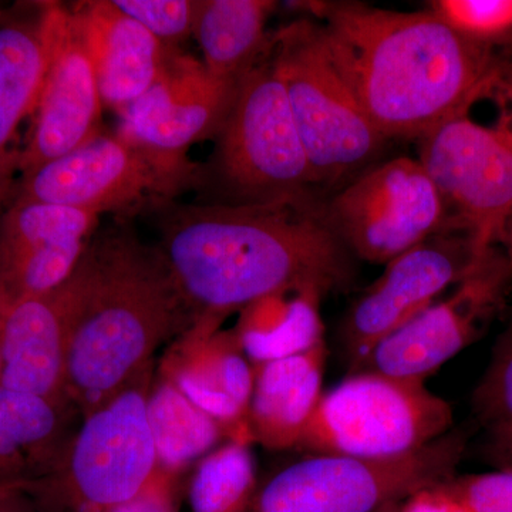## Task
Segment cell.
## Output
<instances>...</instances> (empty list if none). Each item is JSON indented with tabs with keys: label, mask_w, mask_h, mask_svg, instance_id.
Returning a JSON list of instances; mask_svg holds the SVG:
<instances>
[{
	"label": "cell",
	"mask_w": 512,
	"mask_h": 512,
	"mask_svg": "<svg viewBox=\"0 0 512 512\" xmlns=\"http://www.w3.org/2000/svg\"><path fill=\"white\" fill-rule=\"evenodd\" d=\"M320 198L266 204L165 202L160 251L194 323L224 322L275 293L329 295L355 281L353 256L320 214Z\"/></svg>",
	"instance_id": "1"
},
{
	"label": "cell",
	"mask_w": 512,
	"mask_h": 512,
	"mask_svg": "<svg viewBox=\"0 0 512 512\" xmlns=\"http://www.w3.org/2000/svg\"><path fill=\"white\" fill-rule=\"evenodd\" d=\"M328 33L373 126L387 141L419 140L468 114L494 89L497 55L429 9L397 12L360 2H308Z\"/></svg>",
	"instance_id": "2"
},
{
	"label": "cell",
	"mask_w": 512,
	"mask_h": 512,
	"mask_svg": "<svg viewBox=\"0 0 512 512\" xmlns=\"http://www.w3.org/2000/svg\"><path fill=\"white\" fill-rule=\"evenodd\" d=\"M76 275L66 392L84 417L154 366L156 350L194 319L160 248L124 221L94 235Z\"/></svg>",
	"instance_id": "3"
},
{
	"label": "cell",
	"mask_w": 512,
	"mask_h": 512,
	"mask_svg": "<svg viewBox=\"0 0 512 512\" xmlns=\"http://www.w3.org/2000/svg\"><path fill=\"white\" fill-rule=\"evenodd\" d=\"M269 59L311 164L316 188H342L377 163L387 140L357 97L328 33L301 18L269 37Z\"/></svg>",
	"instance_id": "4"
},
{
	"label": "cell",
	"mask_w": 512,
	"mask_h": 512,
	"mask_svg": "<svg viewBox=\"0 0 512 512\" xmlns=\"http://www.w3.org/2000/svg\"><path fill=\"white\" fill-rule=\"evenodd\" d=\"M215 137L214 161L204 167L202 184L215 187V204H266L318 197L311 164L268 47L239 80Z\"/></svg>",
	"instance_id": "5"
},
{
	"label": "cell",
	"mask_w": 512,
	"mask_h": 512,
	"mask_svg": "<svg viewBox=\"0 0 512 512\" xmlns=\"http://www.w3.org/2000/svg\"><path fill=\"white\" fill-rule=\"evenodd\" d=\"M154 366L83 417L50 473L23 485L53 512H109L160 470L147 417Z\"/></svg>",
	"instance_id": "6"
},
{
	"label": "cell",
	"mask_w": 512,
	"mask_h": 512,
	"mask_svg": "<svg viewBox=\"0 0 512 512\" xmlns=\"http://www.w3.org/2000/svg\"><path fill=\"white\" fill-rule=\"evenodd\" d=\"M450 404L420 380L355 372L323 393L299 447L311 454L392 460L443 439Z\"/></svg>",
	"instance_id": "7"
},
{
	"label": "cell",
	"mask_w": 512,
	"mask_h": 512,
	"mask_svg": "<svg viewBox=\"0 0 512 512\" xmlns=\"http://www.w3.org/2000/svg\"><path fill=\"white\" fill-rule=\"evenodd\" d=\"M202 184L204 167L187 157L163 156L117 133H100L72 153L22 174L13 200L124 217L147 205L158 208Z\"/></svg>",
	"instance_id": "8"
},
{
	"label": "cell",
	"mask_w": 512,
	"mask_h": 512,
	"mask_svg": "<svg viewBox=\"0 0 512 512\" xmlns=\"http://www.w3.org/2000/svg\"><path fill=\"white\" fill-rule=\"evenodd\" d=\"M463 453V437L446 434L392 460L311 454L259 485L249 512H382L456 477Z\"/></svg>",
	"instance_id": "9"
},
{
	"label": "cell",
	"mask_w": 512,
	"mask_h": 512,
	"mask_svg": "<svg viewBox=\"0 0 512 512\" xmlns=\"http://www.w3.org/2000/svg\"><path fill=\"white\" fill-rule=\"evenodd\" d=\"M320 214L353 258L386 265L448 229L447 210L417 158L377 163L322 200Z\"/></svg>",
	"instance_id": "10"
},
{
	"label": "cell",
	"mask_w": 512,
	"mask_h": 512,
	"mask_svg": "<svg viewBox=\"0 0 512 512\" xmlns=\"http://www.w3.org/2000/svg\"><path fill=\"white\" fill-rule=\"evenodd\" d=\"M417 141V160L446 205L448 229L487 254L512 222V128L481 126L461 114Z\"/></svg>",
	"instance_id": "11"
},
{
	"label": "cell",
	"mask_w": 512,
	"mask_h": 512,
	"mask_svg": "<svg viewBox=\"0 0 512 512\" xmlns=\"http://www.w3.org/2000/svg\"><path fill=\"white\" fill-rule=\"evenodd\" d=\"M484 255L467 234L446 229L387 262L343 322L350 372H356L383 339L463 282Z\"/></svg>",
	"instance_id": "12"
},
{
	"label": "cell",
	"mask_w": 512,
	"mask_h": 512,
	"mask_svg": "<svg viewBox=\"0 0 512 512\" xmlns=\"http://www.w3.org/2000/svg\"><path fill=\"white\" fill-rule=\"evenodd\" d=\"M511 279L512 266L505 252L490 249L451 295L383 339L356 372L369 370L426 382L477 339Z\"/></svg>",
	"instance_id": "13"
},
{
	"label": "cell",
	"mask_w": 512,
	"mask_h": 512,
	"mask_svg": "<svg viewBox=\"0 0 512 512\" xmlns=\"http://www.w3.org/2000/svg\"><path fill=\"white\" fill-rule=\"evenodd\" d=\"M49 63L28 143L19 153L22 174L72 153L99 136L101 100L92 60L67 6L47 2Z\"/></svg>",
	"instance_id": "14"
},
{
	"label": "cell",
	"mask_w": 512,
	"mask_h": 512,
	"mask_svg": "<svg viewBox=\"0 0 512 512\" xmlns=\"http://www.w3.org/2000/svg\"><path fill=\"white\" fill-rule=\"evenodd\" d=\"M237 86L215 79L183 50L170 49L153 86L119 114L117 134L153 153L187 157L192 144L217 136Z\"/></svg>",
	"instance_id": "15"
},
{
	"label": "cell",
	"mask_w": 512,
	"mask_h": 512,
	"mask_svg": "<svg viewBox=\"0 0 512 512\" xmlns=\"http://www.w3.org/2000/svg\"><path fill=\"white\" fill-rule=\"evenodd\" d=\"M99 221L94 212L13 200L0 220V311L66 282Z\"/></svg>",
	"instance_id": "16"
},
{
	"label": "cell",
	"mask_w": 512,
	"mask_h": 512,
	"mask_svg": "<svg viewBox=\"0 0 512 512\" xmlns=\"http://www.w3.org/2000/svg\"><path fill=\"white\" fill-rule=\"evenodd\" d=\"M77 292L74 271L53 291L0 311L2 389L72 404L66 392V359Z\"/></svg>",
	"instance_id": "17"
},
{
	"label": "cell",
	"mask_w": 512,
	"mask_h": 512,
	"mask_svg": "<svg viewBox=\"0 0 512 512\" xmlns=\"http://www.w3.org/2000/svg\"><path fill=\"white\" fill-rule=\"evenodd\" d=\"M218 323L198 320L178 342L161 372L170 376L195 406L224 427L229 440L251 443L248 410L255 369L234 330L220 332Z\"/></svg>",
	"instance_id": "18"
},
{
	"label": "cell",
	"mask_w": 512,
	"mask_h": 512,
	"mask_svg": "<svg viewBox=\"0 0 512 512\" xmlns=\"http://www.w3.org/2000/svg\"><path fill=\"white\" fill-rule=\"evenodd\" d=\"M69 9L92 60L101 100L120 114L153 86L170 49L113 0H87Z\"/></svg>",
	"instance_id": "19"
},
{
	"label": "cell",
	"mask_w": 512,
	"mask_h": 512,
	"mask_svg": "<svg viewBox=\"0 0 512 512\" xmlns=\"http://www.w3.org/2000/svg\"><path fill=\"white\" fill-rule=\"evenodd\" d=\"M326 343L289 357L255 365L248 410L251 439L269 450L299 447L322 399Z\"/></svg>",
	"instance_id": "20"
},
{
	"label": "cell",
	"mask_w": 512,
	"mask_h": 512,
	"mask_svg": "<svg viewBox=\"0 0 512 512\" xmlns=\"http://www.w3.org/2000/svg\"><path fill=\"white\" fill-rule=\"evenodd\" d=\"M72 404L0 387V490L42 480L55 466L67 440Z\"/></svg>",
	"instance_id": "21"
},
{
	"label": "cell",
	"mask_w": 512,
	"mask_h": 512,
	"mask_svg": "<svg viewBox=\"0 0 512 512\" xmlns=\"http://www.w3.org/2000/svg\"><path fill=\"white\" fill-rule=\"evenodd\" d=\"M49 63L47 2L0 12V158L35 111Z\"/></svg>",
	"instance_id": "22"
},
{
	"label": "cell",
	"mask_w": 512,
	"mask_h": 512,
	"mask_svg": "<svg viewBox=\"0 0 512 512\" xmlns=\"http://www.w3.org/2000/svg\"><path fill=\"white\" fill-rule=\"evenodd\" d=\"M272 0H198L194 36L201 62L215 79L238 84L259 62L271 33Z\"/></svg>",
	"instance_id": "23"
},
{
	"label": "cell",
	"mask_w": 512,
	"mask_h": 512,
	"mask_svg": "<svg viewBox=\"0 0 512 512\" xmlns=\"http://www.w3.org/2000/svg\"><path fill=\"white\" fill-rule=\"evenodd\" d=\"M325 293L296 288L266 296L241 311L234 329L252 365L299 355L325 342L322 305Z\"/></svg>",
	"instance_id": "24"
},
{
	"label": "cell",
	"mask_w": 512,
	"mask_h": 512,
	"mask_svg": "<svg viewBox=\"0 0 512 512\" xmlns=\"http://www.w3.org/2000/svg\"><path fill=\"white\" fill-rule=\"evenodd\" d=\"M147 417L160 467L178 476L227 437L224 427L195 406L163 372L151 384Z\"/></svg>",
	"instance_id": "25"
},
{
	"label": "cell",
	"mask_w": 512,
	"mask_h": 512,
	"mask_svg": "<svg viewBox=\"0 0 512 512\" xmlns=\"http://www.w3.org/2000/svg\"><path fill=\"white\" fill-rule=\"evenodd\" d=\"M258 488L249 441L228 439L198 461L187 500L191 512H249Z\"/></svg>",
	"instance_id": "26"
},
{
	"label": "cell",
	"mask_w": 512,
	"mask_h": 512,
	"mask_svg": "<svg viewBox=\"0 0 512 512\" xmlns=\"http://www.w3.org/2000/svg\"><path fill=\"white\" fill-rule=\"evenodd\" d=\"M474 409L490 436L495 458L512 451V319L495 343L484 376L474 392Z\"/></svg>",
	"instance_id": "27"
},
{
	"label": "cell",
	"mask_w": 512,
	"mask_h": 512,
	"mask_svg": "<svg viewBox=\"0 0 512 512\" xmlns=\"http://www.w3.org/2000/svg\"><path fill=\"white\" fill-rule=\"evenodd\" d=\"M427 9L477 45L512 46V0H433Z\"/></svg>",
	"instance_id": "28"
},
{
	"label": "cell",
	"mask_w": 512,
	"mask_h": 512,
	"mask_svg": "<svg viewBox=\"0 0 512 512\" xmlns=\"http://www.w3.org/2000/svg\"><path fill=\"white\" fill-rule=\"evenodd\" d=\"M114 5L167 49H180L194 35L198 0H113Z\"/></svg>",
	"instance_id": "29"
},
{
	"label": "cell",
	"mask_w": 512,
	"mask_h": 512,
	"mask_svg": "<svg viewBox=\"0 0 512 512\" xmlns=\"http://www.w3.org/2000/svg\"><path fill=\"white\" fill-rule=\"evenodd\" d=\"M444 490L467 512H512V470L453 477Z\"/></svg>",
	"instance_id": "30"
},
{
	"label": "cell",
	"mask_w": 512,
	"mask_h": 512,
	"mask_svg": "<svg viewBox=\"0 0 512 512\" xmlns=\"http://www.w3.org/2000/svg\"><path fill=\"white\" fill-rule=\"evenodd\" d=\"M178 477L160 467L136 497L109 512H178Z\"/></svg>",
	"instance_id": "31"
},
{
	"label": "cell",
	"mask_w": 512,
	"mask_h": 512,
	"mask_svg": "<svg viewBox=\"0 0 512 512\" xmlns=\"http://www.w3.org/2000/svg\"><path fill=\"white\" fill-rule=\"evenodd\" d=\"M441 484L431 485L407 495L403 500L384 508L382 512H467L448 495Z\"/></svg>",
	"instance_id": "32"
},
{
	"label": "cell",
	"mask_w": 512,
	"mask_h": 512,
	"mask_svg": "<svg viewBox=\"0 0 512 512\" xmlns=\"http://www.w3.org/2000/svg\"><path fill=\"white\" fill-rule=\"evenodd\" d=\"M0 512H53L26 487L0 490Z\"/></svg>",
	"instance_id": "33"
},
{
	"label": "cell",
	"mask_w": 512,
	"mask_h": 512,
	"mask_svg": "<svg viewBox=\"0 0 512 512\" xmlns=\"http://www.w3.org/2000/svg\"><path fill=\"white\" fill-rule=\"evenodd\" d=\"M19 154L8 158H0V220L5 212V204L8 201L10 183H12L13 171L18 168Z\"/></svg>",
	"instance_id": "34"
},
{
	"label": "cell",
	"mask_w": 512,
	"mask_h": 512,
	"mask_svg": "<svg viewBox=\"0 0 512 512\" xmlns=\"http://www.w3.org/2000/svg\"><path fill=\"white\" fill-rule=\"evenodd\" d=\"M493 460L498 464V467L512 470V451L511 453L503 454V456L495 457Z\"/></svg>",
	"instance_id": "35"
},
{
	"label": "cell",
	"mask_w": 512,
	"mask_h": 512,
	"mask_svg": "<svg viewBox=\"0 0 512 512\" xmlns=\"http://www.w3.org/2000/svg\"><path fill=\"white\" fill-rule=\"evenodd\" d=\"M0 370H2V362H0Z\"/></svg>",
	"instance_id": "36"
},
{
	"label": "cell",
	"mask_w": 512,
	"mask_h": 512,
	"mask_svg": "<svg viewBox=\"0 0 512 512\" xmlns=\"http://www.w3.org/2000/svg\"><path fill=\"white\" fill-rule=\"evenodd\" d=\"M508 50H511V52H512V46H511V47H508Z\"/></svg>",
	"instance_id": "37"
}]
</instances>
